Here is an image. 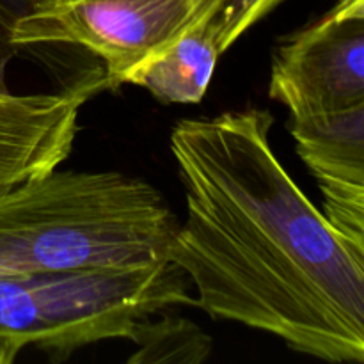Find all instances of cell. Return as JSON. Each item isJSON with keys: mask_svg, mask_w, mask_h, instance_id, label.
<instances>
[{"mask_svg": "<svg viewBox=\"0 0 364 364\" xmlns=\"http://www.w3.org/2000/svg\"><path fill=\"white\" fill-rule=\"evenodd\" d=\"M226 0H32L11 28L13 46L77 45L105 64L110 85L212 20Z\"/></svg>", "mask_w": 364, "mask_h": 364, "instance_id": "cell-4", "label": "cell"}, {"mask_svg": "<svg viewBox=\"0 0 364 364\" xmlns=\"http://www.w3.org/2000/svg\"><path fill=\"white\" fill-rule=\"evenodd\" d=\"M105 87L96 71L59 92L0 91V191L57 169L73 149L82 107Z\"/></svg>", "mask_w": 364, "mask_h": 364, "instance_id": "cell-6", "label": "cell"}, {"mask_svg": "<svg viewBox=\"0 0 364 364\" xmlns=\"http://www.w3.org/2000/svg\"><path fill=\"white\" fill-rule=\"evenodd\" d=\"M176 230L153 185L116 171H59L0 191V277L166 262Z\"/></svg>", "mask_w": 364, "mask_h": 364, "instance_id": "cell-2", "label": "cell"}, {"mask_svg": "<svg viewBox=\"0 0 364 364\" xmlns=\"http://www.w3.org/2000/svg\"><path fill=\"white\" fill-rule=\"evenodd\" d=\"M284 0H226L215 21L220 28V52H226L233 43L242 38L245 31L269 16Z\"/></svg>", "mask_w": 364, "mask_h": 364, "instance_id": "cell-10", "label": "cell"}, {"mask_svg": "<svg viewBox=\"0 0 364 364\" xmlns=\"http://www.w3.org/2000/svg\"><path fill=\"white\" fill-rule=\"evenodd\" d=\"M31 2L32 0H0V91H9L4 82V75L7 63L16 52V46L11 43V28Z\"/></svg>", "mask_w": 364, "mask_h": 364, "instance_id": "cell-11", "label": "cell"}, {"mask_svg": "<svg viewBox=\"0 0 364 364\" xmlns=\"http://www.w3.org/2000/svg\"><path fill=\"white\" fill-rule=\"evenodd\" d=\"M185 304L187 281L167 259L0 277V338L64 358L100 341H130L142 320Z\"/></svg>", "mask_w": 364, "mask_h": 364, "instance_id": "cell-3", "label": "cell"}, {"mask_svg": "<svg viewBox=\"0 0 364 364\" xmlns=\"http://www.w3.org/2000/svg\"><path fill=\"white\" fill-rule=\"evenodd\" d=\"M23 350L21 345H18L16 341L6 340V338H0V364L13 363L20 352Z\"/></svg>", "mask_w": 364, "mask_h": 364, "instance_id": "cell-12", "label": "cell"}, {"mask_svg": "<svg viewBox=\"0 0 364 364\" xmlns=\"http://www.w3.org/2000/svg\"><path fill=\"white\" fill-rule=\"evenodd\" d=\"M290 134L318 183L326 219L364 251V103L290 117Z\"/></svg>", "mask_w": 364, "mask_h": 364, "instance_id": "cell-7", "label": "cell"}, {"mask_svg": "<svg viewBox=\"0 0 364 364\" xmlns=\"http://www.w3.org/2000/svg\"><path fill=\"white\" fill-rule=\"evenodd\" d=\"M149 316L137 326L130 341L139 350L128 358V363L199 364L208 359L212 340L194 322L178 316Z\"/></svg>", "mask_w": 364, "mask_h": 364, "instance_id": "cell-9", "label": "cell"}, {"mask_svg": "<svg viewBox=\"0 0 364 364\" xmlns=\"http://www.w3.org/2000/svg\"><path fill=\"white\" fill-rule=\"evenodd\" d=\"M269 96L290 117L364 103V0H334L322 18L276 46Z\"/></svg>", "mask_w": 364, "mask_h": 364, "instance_id": "cell-5", "label": "cell"}, {"mask_svg": "<svg viewBox=\"0 0 364 364\" xmlns=\"http://www.w3.org/2000/svg\"><path fill=\"white\" fill-rule=\"evenodd\" d=\"M263 109L180 119L171 153L187 213L167 262L215 320L283 340L327 363H364V251L288 174Z\"/></svg>", "mask_w": 364, "mask_h": 364, "instance_id": "cell-1", "label": "cell"}, {"mask_svg": "<svg viewBox=\"0 0 364 364\" xmlns=\"http://www.w3.org/2000/svg\"><path fill=\"white\" fill-rule=\"evenodd\" d=\"M220 52V28L215 16L181 36L130 77L162 103H198L212 80Z\"/></svg>", "mask_w": 364, "mask_h": 364, "instance_id": "cell-8", "label": "cell"}]
</instances>
